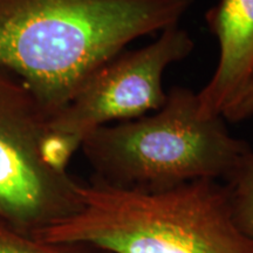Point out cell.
Returning <instances> with one entry per match:
<instances>
[{
  "label": "cell",
  "mask_w": 253,
  "mask_h": 253,
  "mask_svg": "<svg viewBox=\"0 0 253 253\" xmlns=\"http://www.w3.org/2000/svg\"><path fill=\"white\" fill-rule=\"evenodd\" d=\"M194 0H0V66L49 118L132 40L179 25Z\"/></svg>",
  "instance_id": "1"
},
{
  "label": "cell",
  "mask_w": 253,
  "mask_h": 253,
  "mask_svg": "<svg viewBox=\"0 0 253 253\" xmlns=\"http://www.w3.org/2000/svg\"><path fill=\"white\" fill-rule=\"evenodd\" d=\"M81 196L77 213L37 238L104 253H253V239L233 220L223 182L137 191L91 178L82 183Z\"/></svg>",
  "instance_id": "2"
},
{
  "label": "cell",
  "mask_w": 253,
  "mask_h": 253,
  "mask_svg": "<svg viewBox=\"0 0 253 253\" xmlns=\"http://www.w3.org/2000/svg\"><path fill=\"white\" fill-rule=\"evenodd\" d=\"M80 149L95 181L163 191L196 181L225 182L251 145L231 134L223 116L202 118L197 93L173 87L153 115L99 126Z\"/></svg>",
  "instance_id": "3"
},
{
  "label": "cell",
  "mask_w": 253,
  "mask_h": 253,
  "mask_svg": "<svg viewBox=\"0 0 253 253\" xmlns=\"http://www.w3.org/2000/svg\"><path fill=\"white\" fill-rule=\"evenodd\" d=\"M48 121L30 87L0 66V218L36 238L82 208V183L45 157Z\"/></svg>",
  "instance_id": "4"
},
{
  "label": "cell",
  "mask_w": 253,
  "mask_h": 253,
  "mask_svg": "<svg viewBox=\"0 0 253 253\" xmlns=\"http://www.w3.org/2000/svg\"><path fill=\"white\" fill-rule=\"evenodd\" d=\"M195 41L179 25L161 32L142 48L121 52L103 63L48 121L45 156L50 166L67 170L84 137L115 120L142 118L167 100L163 74L194 50Z\"/></svg>",
  "instance_id": "5"
},
{
  "label": "cell",
  "mask_w": 253,
  "mask_h": 253,
  "mask_svg": "<svg viewBox=\"0 0 253 253\" xmlns=\"http://www.w3.org/2000/svg\"><path fill=\"white\" fill-rule=\"evenodd\" d=\"M207 24L219 45L213 75L198 91L199 115L221 116L253 74V0H219Z\"/></svg>",
  "instance_id": "6"
},
{
  "label": "cell",
  "mask_w": 253,
  "mask_h": 253,
  "mask_svg": "<svg viewBox=\"0 0 253 253\" xmlns=\"http://www.w3.org/2000/svg\"><path fill=\"white\" fill-rule=\"evenodd\" d=\"M226 188L231 214L236 225L249 238L253 239V149L223 182Z\"/></svg>",
  "instance_id": "7"
},
{
  "label": "cell",
  "mask_w": 253,
  "mask_h": 253,
  "mask_svg": "<svg viewBox=\"0 0 253 253\" xmlns=\"http://www.w3.org/2000/svg\"><path fill=\"white\" fill-rule=\"evenodd\" d=\"M0 253H104L82 244L43 242L21 232L0 218Z\"/></svg>",
  "instance_id": "8"
},
{
  "label": "cell",
  "mask_w": 253,
  "mask_h": 253,
  "mask_svg": "<svg viewBox=\"0 0 253 253\" xmlns=\"http://www.w3.org/2000/svg\"><path fill=\"white\" fill-rule=\"evenodd\" d=\"M223 119L227 122H240L253 116V74L245 87L226 107L223 114Z\"/></svg>",
  "instance_id": "9"
}]
</instances>
